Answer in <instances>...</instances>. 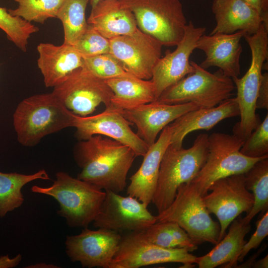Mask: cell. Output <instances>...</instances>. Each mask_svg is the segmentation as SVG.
Returning a JSON list of instances; mask_svg holds the SVG:
<instances>
[{
  "label": "cell",
  "instance_id": "4fadbf2b",
  "mask_svg": "<svg viewBox=\"0 0 268 268\" xmlns=\"http://www.w3.org/2000/svg\"><path fill=\"white\" fill-rule=\"evenodd\" d=\"M99 211L93 221L95 227L116 232L143 231L157 221L147 205L137 199L107 190Z\"/></svg>",
  "mask_w": 268,
  "mask_h": 268
},
{
  "label": "cell",
  "instance_id": "277c9868",
  "mask_svg": "<svg viewBox=\"0 0 268 268\" xmlns=\"http://www.w3.org/2000/svg\"><path fill=\"white\" fill-rule=\"evenodd\" d=\"M31 191L54 198L60 204L58 215L71 227H87L98 213L105 191L68 173L60 171L48 187L33 186Z\"/></svg>",
  "mask_w": 268,
  "mask_h": 268
},
{
  "label": "cell",
  "instance_id": "30bf717a",
  "mask_svg": "<svg viewBox=\"0 0 268 268\" xmlns=\"http://www.w3.org/2000/svg\"><path fill=\"white\" fill-rule=\"evenodd\" d=\"M74 114L86 117L103 103L111 106L113 93L105 80L91 72L84 65L70 73L52 92Z\"/></svg>",
  "mask_w": 268,
  "mask_h": 268
},
{
  "label": "cell",
  "instance_id": "d6a6232c",
  "mask_svg": "<svg viewBox=\"0 0 268 268\" xmlns=\"http://www.w3.org/2000/svg\"><path fill=\"white\" fill-rule=\"evenodd\" d=\"M83 65L94 75L103 80L128 74L121 62L112 54L83 58Z\"/></svg>",
  "mask_w": 268,
  "mask_h": 268
},
{
  "label": "cell",
  "instance_id": "e575fe53",
  "mask_svg": "<svg viewBox=\"0 0 268 268\" xmlns=\"http://www.w3.org/2000/svg\"><path fill=\"white\" fill-rule=\"evenodd\" d=\"M243 154L252 158L268 155V115L245 140L240 149Z\"/></svg>",
  "mask_w": 268,
  "mask_h": 268
},
{
  "label": "cell",
  "instance_id": "8d00e7d4",
  "mask_svg": "<svg viewBox=\"0 0 268 268\" xmlns=\"http://www.w3.org/2000/svg\"><path fill=\"white\" fill-rule=\"evenodd\" d=\"M256 109H268V73L262 74L256 103Z\"/></svg>",
  "mask_w": 268,
  "mask_h": 268
},
{
  "label": "cell",
  "instance_id": "52a82bcc",
  "mask_svg": "<svg viewBox=\"0 0 268 268\" xmlns=\"http://www.w3.org/2000/svg\"><path fill=\"white\" fill-rule=\"evenodd\" d=\"M245 140L236 135L214 133L208 137V152L203 166L190 183L202 196L215 181L244 174L258 161L268 158L244 155L240 151Z\"/></svg>",
  "mask_w": 268,
  "mask_h": 268
},
{
  "label": "cell",
  "instance_id": "6da1fadb",
  "mask_svg": "<svg viewBox=\"0 0 268 268\" xmlns=\"http://www.w3.org/2000/svg\"><path fill=\"white\" fill-rule=\"evenodd\" d=\"M73 156L81 169L77 178L117 193L124 190L128 172L136 157L128 145L101 135L79 140Z\"/></svg>",
  "mask_w": 268,
  "mask_h": 268
},
{
  "label": "cell",
  "instance_id": "ac0fdd59",
  "mask_svg": "<svg viewBox=\"0 0 268 268\" xmlns=\"http://www.w3.org/2000/svg\"><path fill=\"white\" fill-rule=\"evenodd\" d=\"M195 103L167 104L153 101L129 110H119L137 128V135L149 146L166 126L189 111L199 108Z\"/></svg>",
  "mask_w": 268,
  "mask_h": 268
},
{
  "label": "cell",
  "instance_id": "83f0119b",
  "mask_svg": "<svg viewBox=\"0 0 268 268\" xmlns=\"http://www.w3.org/2000/svg\"><path fill=\"white\" fill-rule=\"evenodd\" d=\"M244 175L246 188L248 191L252 192L254 203L251 210L242 220L246 223H250L258 213H260L261 217L268 211V158L257 162Z\"/></svg>",
  "mask_w": 268,
  "mask_h": 268
},
{
  "label": "cell",
  "instance_id": "cb8c5ba5",
  "mask_svg": "<svg viewBox=\"0 0 268 268\" xmlns=\"http://www.w3.org/2000/svg\"><path fill=\"white\" fill-rule=\"evenodd\" d=\"M87 22L109 40L130 34L138 28L133 13L120 0H99L92 7Z\"/></svg>",
  "mask_w": 268,
  "mask_h": 268
},
{
  "label": "cell",
  "instance_id": "7c38bea8",
  "mask_svg": "<svg viewBox=\"0 0 268 268\" xmlns=\"http://www.w3.org/2000/svg\"><path fill=\"white\" fill-rule=\"evenodd\" d=\"M208 191L210 193L202 196V200L209 212L214 214L219 220V242L231 223L241 213L249 212L254 198L246 188L244 174L218 179L210 186Z\"/></svg>",
  "mask_w": 268,
  "mask_h": 268
},
{
  "label": "cell",
  "instance_id": "ffe728a7",
  "mask_svg": "<svg viewBox=\"0 0 268 268\" xmlns=\"http://www.w3.org/2000/svg\"><path fill=\"white\" fill-rule=\"evenodd\" d=\"M240 115L236 98H228L210 108H199L182 115L168 125L170 145L183 147L185 137L190 133L201 130L209 131L222 120Z\"/></svg>",
  "mask_w": 268,
  "mask_h": 268
},
{
  "label": "cell",
  "instance_id": "1f68e13d",
  "mask_svg": "<svg viewBox=\"0 0 268 268\" xmlns=\"http://www.w3.org/2000/svg\"><path fill=\"white\" fill-rule=\"evenodd\" d=\"M0 28L7 38L22 51L27 49L28 39L39 28L23 18L12 15L5 7H0Z\"/></svg>",
  "mask_w": 268,
  "mask_h": 268
},
{
  "label": "cell",
  "instance_id": "484cf974",
  "mask_svg": "<svg viewBox=\"0 0 268 268\" xmlns=\"http://www.w3.org/2000/svg\"><path fill=\"white\" fill-rule=\"evenodd\" d=\"M113 93L111 106L129 110L155 101V89L150 80L130 73L104 80Z\"/></svg>",
  "mask_w": 268,
  "mask_h": 268
},
{
  "label": "cell",
  "instance_id": "ee69618b",
  "mask_svg": "<svg viewBox=\"0 0 268 268\" xmlns=\"http://www.w3.org/2000/svg\"><path fill=\"white\" fill-rule=\"evenodd\" d=\"M99 0H90V3L91 5V7L94 6Z\"/></svg>",
  "mask_w": 268,
  "mask_h": 268
},
{
  "label": "cell",
  "instance_id": "f546056e",
  "mask_svg": "<svg viewBox=\"0 0 268 268\" xmlns=\"http://www.w3.org/2000/svg\"><path fill=\"white\" fill-rule=\"evenodd\" d=\"M90 0H63L57 17L62 22L64 43L74 45L86 30L88 24L85 11Z\"/></svg>",
  "mask_w": 268,
  "mask_h": 268
},
{
  "label": "cell",
  "instance_id": "603a6c76",
  "mask_svg": "<svg viewBox=\"0 0 268 268\" xmlns=\"http://www.w3.org/2000/svg\"><path fill=\"white\" fill-rule=\"evenodd\" d=\"M212 10L216 24L210 34L244 31L252 35L263 23L260 13L243 0H214Z\"/></svg>",
  "mask_w": 268,
  "mask_h": 268
},
{
  "label": "cell",
  "instance_id": "44dd1931",
  "mask_svg": "<svg viewBox=\"0 0 268 268\" xmlns=\"http://www.w3.org/2000/svg\"><path fill=\"white\" fill-rule=\"evenodd\" d=\"M171 137L169 126L162 130L159 138L149 147L143 161L137 171L130 178L127 194L147 206L151 202L158 181L161 161L170 144Z\"/></svg>",
  "mask_w": 268,
  "mask_h": 268
},
{
  "label": "cell",
  "instance_id": "9a60e30c",
  "mask_svg": "<svg viewBox=\"0 0 268 268\" xmlns=\"http://www.w3.org/2000/svg\"><path fill=\"white\" fill-rule=\"evenodd\" d=\"M121 238L116 231L85 227L77 235L67 236L66 251L71 261L79 262L83 267L110 268Z\"/></svg>",
  "mask_w": 268,
  "mask_h": 268
},
{
  "label": "cell",
  "instance_id": "d4e9b609",
  "mask_svg": "<svg viewBox=\"0 0 268 268\" xmlns=\"http://www.w3.org/2000/svg\"><path fill=\"white\" fill-rule=\"evenodd\" d=\"M228 233L208 253L197 257L199 268H236L238 255L246 243L244 238L250 231V223H245L239 216L230 224Z\"/></svg>",
  "mask_w": 268,
  "mask_h": 268
},
{
  "label": "cell",
  "instance_id": "74e56055",
  "mask_svg": "<svg viewBox=\"0 0 268 268\" xmlns=\"http://www.w3.org/2000/svg\"><path fill=\"white\" fill-rule=\"evenodd\" d=\"M22 260L20 254H18L13 258H10L8 255L0 257V268H11L17 266Z\"/></svg>",
  "mask_w": 268,
  "mask_h": 268
},
{
  "label": "cell",
  "instance_id": "5b68a950",
  "mask_svg": "<svg viewBox=\"0 0 268 268\" xmlns=\"http://www.w3.org/2000/svg\"><path fill=\"white\" fill-rule=\"evenodd\" d=\"M250 47L251 62L241 78H232L237 89L240 121L233 128V134L245 140L261 123L256 113V103L262 77V69L268 56V28L262 23L254 34L243 37Z\"/></svg>",
  "mask_w": 268,
  "mask_h": 268
},
{
  "label": "cell",
  "instance_id": "d590c367",
  "mask_svg": "<svg viewBox=\"0 0 268 268\" xmlns=\"http://www.w3.org/2000/svg\"><path fill=\"white\" fill-rule=\"evenodd\" d=\"M268 235V212L267 211L257 221L255 232L241 249L237 258L238 263L243 262L245 257L251 250L258 248Z\"/></svg>",
  "mask_w": 268,
  "mask_h": 268
},
{
  "label": "cell",
  "instance_id": "ab89813d",
  "mask_svg": "<svg viewBox=\"0 0 268 268\" xmlns=\"http://www.w3.org/2000/svg\"><path fill=\"white\" fill-rule=\"evenodd\" d=\"M261 17L263 23L268 27V0H262Z\"/></svg>",
  "mask_w": 268,
  "mask_h": 268
},
{
  "label": "cell",
  "instance_id": "2e32d148",
  "mask_svg": "<svg viewBox=\"0 0 268 268\" xmlns=\"http://www.w3.org/2000/svg\"><path fill=\"white\" fill-rule=\"evenodd\" d=\"M132 124L120 110L112 106L102 113L92 116H76L75 136L79 140H86L95 135H105L131 147L136 156H143L149 146L131 128Z\"/></svg>",
  "mask_w": 268,
  "mask_h": 268
},
{
  "label": "cell",
  "instance_id": "60d3db41",
  "mask_svg": "<svg viewBox=\"0 0 268 268\" xmlns=\"http://www.w3.org/2000/svg\"><path fill=\"white\" fill-rule=\"evenodd\" d=\"M257 11L261 16L262 0H243Z\"/></svg>",
  "mask_w": 268,
  "mask_h": 268
},
{
  "label": "cell",
  "instance_id": "4dcf8cb0",
  "mask_svg": "<svg viewBox=\"0 0 268 268\" xmlns=\"http://www.w3.org/2000/svg\"><path fill=\"white\" fill-rule=\"evenodd\" d=\"M18 3L14 9H8L12 15L30 22L44 23L49 18H56L63 0H13Z\"/></svg>",
  "mask_w": 268,
  "mask_h": 268
},
{
  "label": "cell",
  "instance_id": "3957f363",
  "mask_svg": "<svg viewBox=\"0 0 268 268\" xmlns=\"http://www.w3.org/2000/svg\"><path fill=\"white\" fill-rule=\"evenodd\" d=\"M208 135L201 134L192 147L185 149L170 144L162 156L156 189L151 202L159 213L174 201L179 187L192 181L205 162Z\"/></svg>",
  "mask_w": 268,
  "mask_h": 268
},
{
  "label": "cell",
  "instance_id": "8992f818",
  "mask_svg": "<svg viewBox=\"0 0 268 268\" xmlns=\"http://www.w3.org/2000/svg\"><path fill=\"white\" fill-rule=\"evenodd\" d=\"M190 63L193 72L166 89L155 101L170 105L192 102L200 108H210L231 97L236 89L231 78L220 69L211 73Z\"/></svg>",
  "mask_w": 268,
  "mask_h": 268
},
{
  "label": "cell",
  "instance_id": "f1b7e54d",
  "mask_svg": "<svg viewBox=\"0 0 268 268\" xmlns=\"http://www.w3.org/2000/svg\"><path fill=\"white\" fill-rule=\"evenodd\" d=\"M142 231L148 241L159 247L184 248L189 252L198 248L188 233L174 222H156Z\"/></svg>",
  "mask_w": 268,
  "mask_h": 268
},
{
  "label": "cell",
  "instance_id": "836d02e7",
  "mask_svg": "<svg viewBox=\"0 0 268 268\" xmlns=\"http://www.w3.org/2000/svg\"><path fill=\"white\" fill-rule=\"evenodd\" d=\"M74 46L82 58L110 53V40L89 24Z\"/></svg>",
  "mask_w": 268,
  "mask_h": 268
},
{
  "label": "cell",
  "instance_id": "7402d4cb",
  "mask_svg": "<svg viewBox=\"0 0 268 268\" xmlns=\"http://www.w3.org/2000/svg\"><path fill=\"white\" fill-rule=\"evenodd\" d=\"M37 65L47 87L62 82L75 69L83 65L82 56L73 45L41 43L37 45Z\"/></svg>",
  "mask_w": 268,
  "mask_h": 268
},
{
  "label": "cell",
  "instance_id": "4316f807",
  "mask_svg": "<svg viewBox=\"0 0 268 268\" xmlns=\"http://www.w3.org/2000/svg\"><path fill=\"white\" fill-rule=\"evenodd\" d=\"M37 179L51 180L47 172L41 169L32 174L0 172V217L20 207L24 201L22 188Z\"/></svg>",
  "mask_w": 268,
  "mask_h": 268
},
{
  "label": "cell",
  "instance_id": "7a4b0ae2",
  "mask_svg": "<svg viewBox=\"0 0 268 268\" xmlns=\"http://www.w3.org/2000/svg\"><path fill=\"white\" fill-rule=\"evenodd\" d=\"M76 116L52 92L38 94L18 104L13 115V124L18 142L30 147L46 135L74 127Z\"/></svg>",
  "mask_w": 268,
  "mask_h": 268
},
{
  "label": "cell",
  "instance_id": "b9f144b4",
  "mask_svg": "<svg viewBox=\"0 0 268 268\" xmlns=\"http://www.w3.org/2000/svg\"><path fill=\"white\" fill-rule=\"evenodd\" d=\"M254 268H268V255H267L264 258L256 261L253 267Z\"/></svg>",
  "mask_w": 268,
  "mask_h": 268
},
{
  "label": "cell",
  "instance_id": "e0dca14e",
  "mask_svg": "<svg viewBox=\"0 0 268 268\" xmlns=\"http://www.w3.org/2000/svg\"><path fill=\"white\" fill-rule=\"evenodd\" d=\"M205 30V27H196L190 21L176 49L173 52L167 51L165 56L159 59L151 79L155 87V101L166 89L193 72L189 58Z\"/></svg>",
  "mask_w": 268,
  "mask_h": 268
},
{
  "label": "cell",
  "instance_id": "ba28073f",
  "mask_svg": "<svg viewBox=\"0 0 268 268\" xmlns=\"http://www.w3.org/2000/svg\"><path fill=\"white\" fill-rule=\"evenodd\" d=\"M202 196L190 183L181 185L171 204L156 216V222L178 224L198 245L218 242L220 225L210 216Z\"/></svg>",
  "mask_w": 268,
  "mask_h": 268
},
{
  "label": "cell",
  "instance_id": "5bb4252c",
  "mask_svg": "<svg viewBox=\"0 0 268 268\" xmlns=\"http://www.w3.org/2000/svg\"><path fill=\"white\" fill-rule=\"evenodd\" d=\"M110 53L125 70L138 78L149 80L161 58L162 44L138 28L133 33L110 39Z\"/></svg>",
  "mask_w": 268,
  "mask_h": 268
},
{
  "label": "cell",
  "instance_id": "f35d334b",
  "mask_svg": "<svg viewBox=\"0 0 268 268\" xmlns=\"http://www.w3.org/2000/svg\"><path fill=\"white\" fill-rule=\"evenodd\" d=\"M264 247H262L257 253L252 256L245 262L243 263L240 265H237L236 268H252L254 263L256 261L257 258L258 257L260 254L264 251Z\"/></svg>",
  "mask_w": 268,
  "mask_h": 268
},
{
  "label": "cell",
  "instance_id": "8fae6325",
  "mask_svg": "<svg viewBox=\"0 0 268 268\" xmlns=\"http://www.w3.org/2000/svg\"><path fill=\"white\" fill-rule=\"evenodd\" d=\"M197 257L184 248H165L148 241L142 231L132 232L122 237L110 268H138L151 265L179 263L191 268Z\"/></svg>",
  "mask_w": 268,
  "mask_h": 268
},
{
  "label": "cell",
  "instance_id": "9c48e42d",
  "mask_svg": "<svg viewBox=\"0 0 268 268\" xmlns=\"http://www.w3.org/2000/svg\"><path fill=\"white\" fill-rule=\"evenodd\" d=\"M133 13L141 31L163 46H176L182 40L187 21L179 0H120Z\"/></svg>",
  "mask_w": 268,
  "mask_h": 268
},
{
  "label": "cell",
  "instance_id": "7bdbcfd3",
  "mask_svg": "<svg viewBox=\"0 0 268 268\" xmlns=\"http://www.w3.org/2000/svg\"><path fill=\"white\" fill-rule=\"evenodd\" d=\"M27 268H58L57 266H55L52 264H47L46 263H41L38 264H36L33 265L29 266V267H27Z\"/></svg>",
  "mask_w": 268,
  "mask_h": 268
},
{
  "label": "cell",
  "instance_id": "d6986e66",
  "mask_svg": "<svg viewBox=\"0 0 268 268\" xmlns=\"http://www.w3.org/2000/svg\"><path fill=\"white\" fill-rule=\"evenodd\" d=\"M246 34L244 31H238L231 34L201 35L197 41L196 49L203 51L206 57L200 66L204 69L218 67L228 77H238L243 51L240 40Z\"/></svg>",
  "mask_w": 268,
  "mask_h": 268
}]
</instances>
